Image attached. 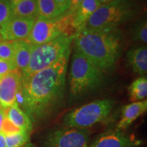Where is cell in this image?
Returning <instances> with one entry per match:
<instances>
[{
	"instance_id": "cell-1",
	"label": "cell",
	"mask_w": 147,
	"mask_h": 147,
	"mask_svg": "<svg viewBox=\"0 0 147 147\" xmlns=\"http://www.w3.org/2000/svg\"><path fill=\"white\" fill-rule=\"evenodd\" d=\"M69 54L70 49L49 67L22 77L16 103L32 123L47 118L63 100Z\"/></svg>"
},
{
	"instance_id": "cell-2",
	"label": "cell",
	"mask_w": 147,
	"mask_h": 147,
	"mask_svg": "<svg viewBox=\"0 0 147 147\" xmlns=\"http://www.w3.org/2000/svg\"><path fill=\"white\" fill-rule=\"evenodd\" d=\"M75 50L105 72L114 67L121 49L118 29L99 31L83 29L74 35Z\"/></svg>"
},
{
	"instance_id": "cell-3",
	"label": "cell",
	"mask_w": 147,
	"mask_h": 147,
	"mask_svg": "<svg viewBox=\"0 0 147 147\" xmlns=\"http://www.w3.org/2000/svg\"><path fill=\"white\" fill-rule=\"evenodd\" d=\"M136 14L131 0H113L102 3L89 18L84 29L112 31Z\"/></svg>"
},
{
	"instance_id": "cell-4",
	"label": "cell",
	"mask_w": 147,
	"mask_h": 147,
	"mask_svg": "<svg viewBox=\"0 0 147 147\" xmlns=\"http://www.w3.org/2000/svg\"><path fill=\"white\" fill-rule=\"evenodd\" d=\"M104 71L75 51L69 71V89L73 96H80L96 89L104 80Z\"/></svg>"
},
{
	"instance_id": "cell-5",
	"label": "cell",
	"mask_w": 147,
	"mask_h": 147,
	"mask_svg": "<svg viewBox=\"0 0 147 147\" xmlns=\"http://www.w3.org/2000/svg\"><path fill=\"white\" fill-rule=\"evenodd\" d=\"M73 36L63 35L42 45H33L29 65L22 73V77L31 76L54 63L70 49Z\"/></svg>"
},
{
	"instance_id": "cell-6",
	"label": "cell",
	"mask_w": 147,
	"mask_h": 147,
	"mask_svg": "<svg viewBox=\"0 0 147 147\" xmlns=\"http://www.w3.org/2000/svg\"><path fill=\"white\" fill-rule=\"evenodd\" d=\"M111 99L96 100L69 112L64 117L67 127L84 129L108 118L115 106Z\"/></svg>"
},
{
	"instance_id": "cell-7",
	"label": "cell",
	"mask_w": 147,
	"mask_h": 147,
	"mask_svg": "<svg viewBox=\"0 0 147 147\" xmlns=\"http://www.w3.org/2000/svg\"><path fill=\"white\" fill-rule=\"evenodd\" d=\"M75 34L71 25V14L65 13L53 19L37 17L26 41L33 45H40L63 35Z\"/></svg>"
},
{
	"instance_id": "cell-8",
	"label": "cell",
	"mask_w": 147,
	"mask_h": 147,
	"mask_svg": "<svg viewBox=\"0 0 147 147\" xmlns=\"http://www.w3.org/2000/svg\"><path fill=\"white\" fill-rule=\"evenodd\" d=\"M89 144V132L69 127L51 131L44 142V147H88Z\"/></svg>"
},
{
	"instance_id": "cell-9",
	"label": "cell",
	"mask_w": 147,
	"mask_h": 147,
	"mask_svg": "<svg viewBox=\"0 0 147 147\" xmlns=\"http://www.w3.org/2000/svg\"><path fill=\"white\" fill-rule=\"evenodd\" d=\"M34 18L12 16L0 27V36L3 40H25L30 34L35 22Z\"/></svg>"
},
{
	"instance_id": "cell-10",
	"label": "cell",
	"mask_w": 147,
	"mask_h": 147,
	"mask_svg": "<svg viewBox=\"0 0 147 147\" xmlns=\"http://www.w3.org/2000/svg\"><path fill=\"white\" fill-rule=\"evenodd\" d=\"M21 81L22 73L18 69L0 78V103L3 110L17 104L16 95Z\"/></svg>"
},
{
	"instance_id": "cell-11",
	"label": "cell",
	"mask_w": 147,
	"mask_h": 147,
	"mask_svg": "<svg viewBox=\"0 0 147 147\" xmlns=\"http://www.w3.org/2000/svg\"><path fill=\"white\" fill-rule=\"evenodd\" d=\"M136 144V141L117 129L100 134L88 147H134Z\"/></svg>"
},
{
	"instance_id": "cell-12",
	"label": "cell",
	"mask_w": 147,
	"mask_h": 147,
	"mask_svg": "<svg viewBox=\"0 0 147 147\" xmlns=\"http://www.w3.org/2000/svg\"><path fill=\"white\" fill-rule=\"evenodd\" d=\"M100 5L98 0H84L76 12L71 14V25L75 34L83 30L89 18Z\"/></svg>"
},
{
	"instance_id": "cell-13",
	"label": "cell",
	"mask_w": 147,
	"mask_h": 147,
	"mask_svg": "<svg viewBox=\"0 0 147 147\" xmlns=\"http://www.w3.org/2000/svg\"><path fill=\"white\" fill-rule=\"evenodd\" d=\"M147 100L134 102L123 108L121 118L117 125V129L123 130L127 128L134 121L146 112Z\"/></svg>"
},
{
	"instance_id": "cell-14",
	"label": "cell",
	"mask_w": 147,
	"mask_h": 147,
	"mask_svg": "<svg viewBox=\"0 0 147 147\" xmlns=\"http://www.w3.org/2000/svg\"><path fill=\"white\" fill-rule=\"evenodd\" d=\"M5 117L21 131L30 134L33 128V123L29 116L21 109L17 104L3 110Z\"/></svg>"
},
{
	"instance_id": "cell-15",
	"label": "cell",
	"mask_w": 147,
	"mask_h": 147,
	"mask_svg": "<svg viewBox=\"0 0 147 147\" xmlns=\"http://www.w3.org/2000/svg\"><path fill=\"white\" fill-rule=\"evenodd\" d=\"M127 61L134 72L140 75L147 72V48L140 47L131 49L127 53Z\"/></svg>"
},
{
	"instance_id": "cell-16",
	"label": "cell",
	"mask_w": 147,
	"mask_h": 147,
	"mask_svg": "<svg viewBox=\"0 0 147 147\" xmlns=\"http://www.w3.org/2000/svg\"><path fill=\"white\" fill-rule=\"evenodd\" d=\"M33 45L26 40L15 41V53L14 62L17 67L23 73L27 69L30 60Z\"/></svg>"
},
{
	"instance_id": "cell-17",
	"label": "cell",
	"mask_w": 147,
	"mask_h": 147,
	"mask_svg": "<svg viewBox=\"0 0 147 147\" xmlns=\"http://www.w3.org/2000/svg\"><path fill=\"white\" fill-rule=\"evenodd\" d=\"M12 16L21 18H34L38 17V5L37 0L20 1L12 5Z\"/></svg>"
},
{
	"instance_id": "cell-18",
	"label": "cell",
	"mask_w": 147,
	"mask_h": 147,
	"mask_svg": "<svg viewBox=\"0 0 147 147\" xmlns=\"http://www.w3.org/2000/svg\"><path fill=\"white\" fill-rule=\"evenodd\" d=\"M38 17L53 19L63 14L55 0H37Z\"/></svg>"
},
{
	"instance_id": "cell-19",
	"label": "cell",
	"mask_w": 147,
	"mask_h": 147,
	"mask_svg": "<svg viewBox=\"0 0 147 147\" xmlns=\"http://www.w3.org/2000/svg\"><path fill=\"white\" fill-rule=\"evenodd\" d=\"M129 95L132 102L144 100L147 96V78L141 76L131 82L128 88Z\"/></svg>"
},
{
	"instance_id": "cell-20",
	"label": "cell",
	"mask_w": 147,
	"mask_h": 147,
	"mask_svg": "<svg viewBox=\"0 0 147 147\" xmlns=\"http://www.w3.org/2000/svg\"><path fill=\"white\" fill-rule=\"evenodd\" d=\"M7 147H23L29 142V134L16 131L5 134Z\"/></svg>"
},
{
	"instance_id": "cell-21",
	"label": "cell",
	"mask_w": 147,
	"mask_h": 147,
	"mask_svg": "<svg viewBox=\"0 0 147 147\" xmlns=\"http://www.w3.org/2000/svg\"><path fill=\"white\" fill-rule=\"evenodd\" d=\"M15 53V41H0V59L14 61Z\"/></svg>"
},
{
	"instance_id": "cell-22",
	"label": "cell",
	"mask_w": 147,
	"mask_h": 147,
	"mask_svg": "<svg viewBox=\"0 0 147 147\" xmlns=\"http://www.w3.org/2000/svg\"><path fill=\"white\" fill-rule=\"evenodd\" d=\"M12 16V5L5 0H0V27Z\"/></svg>"
},
{
	"instance_id": "cell-23",
	"label": "cell",
	"mask_w": 147,
	"mask_h": 147,
	"mask_svg": "<svg viewBox=\"0 0 147 147\" xmlns=\"http://www.w3.org/2000/svg\"><path fill=\"white\" fill-rule=\"evenodd\" d=\"M133 37L134 40L143 43L147 42V23L146 21L141 22L134 29Z\"/></svg>"
},
{
	"instance_id": "cell-24",
	"label": "cell",
	"mask_w": 147,
	"mask_h": 147,
	"mask_svg": "<svg viewBox=\"0 0 147 147\" xmlns=\"http://www.w3.org/2000/svg\"><path fill=\"white\" fill-rule=\"evenodd\" d=\"M16 69H17V67L14 61L3 60L0 59V78Z\"/></svg>"
},
{
	"instance_id": "cell-25",
	"label": "cell",
	"mask_w": 147,
	"mask_h": 147,
	"mask_svg": "<svg viewBox=\"0 0 147 147\" xmlns=\"http://www.w3.org/2000/svg\"><path fill=\"white\" fill-rule=\"evenodd\" d=\"M83 1L84 0H71L69 8L66 13L69 14H72L73 13H74Z\"/></svg>"
},
{
	"instance_id": "cell-26",
	"label": "cell",
	"mask_w": 147,
	"mask_h": 147,
	"mask_svg": "<svg viewBox=\"0 0 147 147\" xmlns=\"http://www.w3.org/2000/svg\"><path fill=\"white\" fill-rule=\"evenodd\" d=\"M70 1L71 0H55V3L57 4L58 7L63 14L66 13L68 10Z\"/></svg>"
},
{
	"instance_id": "cell-27",
	"label": "cell",
	"mask_w": 147,
	"mask_h": 147,
	"mask_svg": "<svg viewBox=\"0 0 147 147\" xmlns=\"http://www.w3.org/2000/svg\"><path fill=\"white\" fill-rule=\"evenodd\" d=\"M0 147H7L5 134L2 131L0 132Z\"/></svg>"
},
{
	"instance_id": "cell-28",
	"label": "cell",
	"mask_w": 147,
	"mask_h": 147,
	"mask_svg": "<svg viewBox=\"0 0 147 147\" xmlns=\"http://www.w3.org/2000/svg\"><path fill=\"white\" fill-rule=\"evenodd\" d=\"M5 119V114L3 109L0 110V132L2 131L3 121Z\"/></svg>"
},
{
	"instance_id": "cell-29",
	"label": "cell",
	"mask_w": 147,
	"mask_h": 147,
	"mask_svg": "<svg viewBox=\"0 0 147 147\" xmlns=\"http://www.w3.org/2000/svg\"><path fill=\"white\" fill-rule=\"evenodd\" d=\"M29 1V0H12V2H11V5H14L16 4L20 1Z\"/></svg>"
},
{
	"instance_id": "cell-30",
	"label": "cell",
	"mask_w": 147,
	"mask_h": 147,
	"mask_svg": "<svg viewBox=\"0 0 147 147\" xmlns=\"http://www.w3.org/2000/svg\"><path fill=\"white\" fill-rule=\"evenodd\" d=\"M23 147H36V146H35V144H33V143L29 142L27 144H26L25 145V146H23Z\"/></svg>"
},
{
	"instance_id": "cell-31",
	"label": "cell",
	"mask_w": 147,
	"mask_h": 147,
	"mask_svg": "<svg viewBox=\"0 0 147 147\" xmlns=\"http://www.w3.org/2000/svg\"><path fill=\"white\" fill-rule=\"evenodd\" d=\"M98 1H99V2L102 4V3L108 2V1H113V0H98Z\"/></svg>"
},
{
	"instance_id": "cell-32",
	"label": "cell",
	"mask_w": 147,
	"mask_h": 147,
	"mask_svg": "<svg viewBox=\"0 0 147 147\" xmlns=\"http://www.w3.org/2000/svg\"><path fill=\"white\" fill-rule=\"evenodd\" d=\"M5 1H8V2H10L11 3V2H12V0H5Z\"/></svg>"
},
{
	"instance_id": "cell-33",
	"label": "cell",
	"mask_w": 147,
	"mask_h": 147,
	"mask_svg": "<svg viewBox=\"0 0 147 147\" xmlns=\"http://www.w3.org/2000/svg\"><path fill=\"white\" fill-rule=\"evenodd\" d=\"M1 109H2V108H1V103H0V110Z\"/></svg>"
}]
</instances>
